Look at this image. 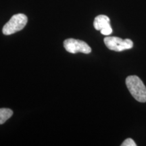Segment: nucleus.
Returning a JSON list of instances; mask_svg holds the SVG:
<instances>
[{
  "label": "nucleus",
  "instance_id": "obj_4",
  "mask_svg": "<svg viewBox=\"0 0 146 146\" xmlns=\"http://www.w3.org/2000/svg\"><path fill=\"white\" fill-rule=\"evenodd\" d=\"M64 47L65 50L69 53L76 54L81 52L83 54H89L91 52L90 46L81 40H77L74 39H66L64 42Z\"/></svg>",
  "mask_w": 146,
  "mask_h": 146
},
{
  "label": "nucleus",
  "instance_id": "obj_2",
  "mask_svg": "<svg viewBox=\"0 0 146 146\" xmlns=\"http://www.w3.org/2000/svg\"><path fill=\"white\" fill-rule=\"evenodd\" d=\"M28 18L24 14H15L3 26L2 32L5 35H10L23 30L26 26Z\"/></svg>",
  "mask_w": 146,
  "mask_h": 146
},
{
  "label": "nucleus",
  "instance_id": "obj_6",
  "mask_svg": "<svg viewBox=\"0 0 146 146\" xmlns=\"http://www.w3.org/2000/svg\"><path fill=\"white\" fill-rule=\"evenodd\" d=\"M13 114V111L9 108H0V125L5 123Z\"/></svg>",
  "mask_w": 146,
  "mask_h": 146
},
{
  "label": "nucleus",
  "instance_id": "obj_7",
  "mask_svg": "<svg viewBox=\"0 0 146 146\" xmlns=\"http://www.w3.org/2000/svg\"><path fill=\"white\" fill-rule=\"evenodd\" d=\"M122 146H136L137 144L135 143L132 139L128 138L127 139L125 140L123 143L121 144Z\"/></svg>",
  "mask_w": 146,
  "mask_h": 146
},
{
  "label": "nucleus",
  "instance_id": "obj_5",
  "mask_svg": "<svg viewBox=\"0 0 146 146\" xmlns=\"http://www.w3.org/2000/svg\"><path fill=\"white\" fill-rule=\"evenodd\" d=\"M94 27L97 31H100L104 35H110L112 33L110 18L106 15L96 16L94 22Z\"/></svg>",
  "mask_w": 146,
  "mask_h": 146
},
{
  "label": "nucleus",
  "instance_id": "obj_1",
  "mask_svg": "<svg viewBox=\"0 0 146 146\" xmlns=\"http://www.w3.org/2000/svg\"><path fill=\"white\" fill-rule=\"evenodd\" d=\"M126 85L129 92L137 101L146 102V87L137 76H129L126 78Z\"/></svg>",
  "mask_w": 146,
  "mask_h": 146
},
{
  "label": "nucleus",
  "instance_id": "obj_3",
  "mask_svg": "<svg viewBox=\"0 0 146 146\" xmlns=\"http://www.w3.org/2000/svg\"><path fill=\"white\" fill-rule=\"evenodd\" d=\"M104 41L109 50L115 52H123L130 50L133 47V41L129 39H123L117 36H106Z\"/></svg>",
  "mask_w": 146,
  "mask_h": 146
}]
</instances>
